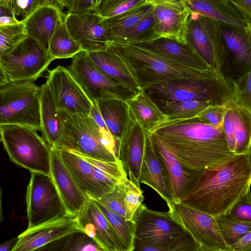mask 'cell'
<instances>
[{
    "label": "cell",
    "mask_w": 251,
    "mask_h": 251,
    "mask_svg": "<svg viewBox=\"0 0 251 251\" xmlns=\"http://www.w3.org/2000/svg\"><path fill=\"white\" fill-rule=\"evenodd\" d=\"M221 235L229 246L251 231V222L244 221L226 213L215 216ZM230 248V247H229Z\"/></svg>",
    "instance_id": "obj_39"
},
{
    "label": "cell",
    "mask_w": 251,
    "mask_h": 251,
    "mask_svg": "<svg viewBox=\"0 0 251 251\" xmlns=\"http://www.w3.org/2000/svg\"><path fill=\"white\" fill-rule=\"evenodd\" d=\"M2 130L1 127L0 126V143L2 142Z\"/></svg>",
    "instance_id": "obj_59"
},
{
    "label": "cell",
    "mask_w": 251,
    "mask_h": 251,
    "mask_svg": "<svg viewBox=\"0 0 251 251\" xmlns=\"http://www.w3.org/2000/svg\"><path fill=\"white\" fill-rule=\"evenodd\" d=\"M139 180L153 189L166 201H176L166 167L148 131H145V149Z\"/></svg>",
    "instance_id": "obj_20"
},
{
    "label": "cell",
    "mask_w": 251,
    "mask_h": 251,
    "mask_svg": "<svg viewBox=\"0 0 251 251\" xmlns=\"http://www.w3.org/2000/svg\"><path fill=\"white\" fill-rule=\"evenodd\" d=\"M224 46L223 65L229 71L228 79L233 81L251 71V30H243L219 23Z\"/></svg>",
    "instance_id": "obj_16"
},
{
    "label": "cell",
    "mask_w": 251,
    "mask_h": 251,
    "mask_svg": "<svg viewBox=\"0 0 251 251\" xmlns=\"http://www.w3.org/2000/svg\"><path fill=\"white\" fill-rule=\"evenodd\" d=\"M25 34L23 22L0 26V58L10 52Z\"/></svg>",
    "instance_id": "obj_42"
},
{
    "label": "cell",
    "mask_w": 251,
    "mask_h": 251,
    "mask_svg": "<svg viewBox=\"0 0 251 251\" xmlns=\"http://www.w3.org/2000/svg\"><path fill=\"white\" fill-rule=\"evenodd\" d=\"M228 106L226 105H209L195 117L205 124L217 126H222L224 115Z\"/></svg>",
    "instance_id": "obj_46"
},
{
    "label": "cell",
    "mask_w": 251,
    "mask_h": 251,
    "mask_svg": "<svg viewBox=\"0 0 251 251\" xmlns=\"http://www.w3.org/2000/svg\"><path fill=\"white\" fill-rule=\"evenodd\" d=\"M166 202L173 217L194 239L198 251H231L221 235L214 216L181 202Z\"/></svg>",
    "instance_id": "obj_11"
},
{
    "label": "cell",
    "mask_w": 251,
    "mask_h": 251,
    "mask_svg": "<svg viewBox=\"0 0 251 251\" xmlns=\"http://www.w3.org/2000/svg\"><path fill=\"white\" fill-rule=\"evenodd\" d=\"M78 154L89 163L96 178L111 190L123 177L126 176L119 159L106 161Z\"/></svg>",
    "instance_id": "obj_37"
},
{
    "label": "cell",
    "mask_w": 251,
    "mask_h": 251,
    "mask_svg": "<svg viewBox=\"0 0 251 251\" xmlns=\"http://www.w3.org/2000/svg\"><path fill=\"white\" fill-rule=\"evenodd\" d=\"M25 201L28 228L69 215L51 176L31 173Z\"/></svg>",
    "instance_id": "obj_10"
},
{
    "label": "cell",
    "mask_w": 251,
    "mask_h": 251,
    "mask_svg": "<svg viewBox=\"0 0 251 251\" xmlns=\"http://www.w3.org/2000/svg\"><path fill=\"white\" fill-rule=\"evenodd\" d=\"M147 0L152 5L159 36L187 44L186 31L191 13L184 0Z\"/></svg>",
    "instance_id": "obj_17"
},
{
    "label": "cell",
    "mask_w": 251,
    "mask_h": 251,
    "mask_svg": "<svg viewBox=\"0 0 251 251\" xmlns=\"http://www.w3.org/2000/svg\"><path fill=\"white\" fill-rule=\"evenodd\" d=\"M18 242V237L12 238L0 244V251H13Z\"/></svg>",
    "instance_id": "obj_53"
},
{
    "label": "cell",
    "mask_w": 251,
    "mask_h": 251,
    "mask_svg": "<svg viewBox=\"0 0 251 251\" xmlns=\"http://www.w3.org/2000/svg\"><path fill=\"white\" fill-rule=\"evenodd\" d=\"M2 191L0 186V224L3 220V216L2 213Z\"/></svg>",
    "instance_id": "obj_57"
},
{
    "label": "cell",
    "mask_w": 251,
    "mask_h": 251,
    "mask_svg": "<svg viewBox=\"0 0 251 251\" xmlns=\"http://www.w3.org/2000/svg\"><path fill=\"white\" fill-rule=\"evenodd\" d=\"M100 0H64L67 13H79L93 11Z\"/></svg>",
    "instance_id": "obj_49"
},
{
    "label": "cell",
    "mask_w": 251,
    "mask_h": 251,
    "mask_svg": "<svg viewBox=\"0 0 251 251\" xmlns=\"http://www.w3.org/2000/svg\"><path fill=\"white\" fill-rule=\"evenodd\" d=\"M108 49L121 58L140 89L177 79L221 74L214 70H201L185 67L134 45H110Z\"/></svg>",
    "instance_id": "obj_3"
},
{
    "label": "cell",
    "mask_w": 251,
    "mask_h": 251,
    "mask_svg": "<svg viewBox=\"0 0 251 251\" xmlns=\"http://www.w3.org/2000/svg\"><path fill=\"white\" fill-rule=\"evenodd\" d=\"M228 213L240 220L251 222L250 190L234 204Z\"/></svg>",
    "instance_id": "obj_47"
},
{
    "label": "cell",
    "mask_w": 251,
    "mask_h": 251,
    "mask_svg": "<svg viewBox=\"0 0 251 251\" xmlns=\"http://www.w3.org/2000/svg\"><path fill=\"white\" fill-rule=\"evenodd\" d=\"M17 125L41 131L40 87L33 80L0 86V126Z\"/></svg>",
    "instance_id": "obj_6"
},
{
    "label": "cell",
    "mask_w": 251,
    "mask_h": 251,
    "mask_svg": "<svg viewBox=\"0 0 251 251\" xmlns=\"http://www.w3.org/2000/svg\"><path fill=\"white\" fill-rule=\"evenodd\" d=\"M94 64L110 79L137 92L140 89L121 58L108 49L88 53Z\"/></svg>",
    "instance_id": "obj_29"
},
{
    "label": "cell",
    "mask_w": 251,
    "mask_h": 251,
    "mask_svg": "<svg viewBox=\"0 0 251 251\" xmlns=\"http://www.w3.org/2000/svg\"><path fill=\"white\" fill-rule=\"evenodd\" d=\"M75 217L79 229L94 240L103 251H119L111 227L93 199L89 198Z\"/></svg>",
    "instance_id": "obj_21"
},
{
    "label": "cell",
    "mask_w": 251,
    "mask_h": 251,
    "mask_svg": "<svg viewBox=\"0 0 251 251\" xmlns=\"http://www.w3.org/2000/svg\"><path fill=\"white\" fill-rule=\"evenodd\" d=\"M41 131L50 148L61 147L63 128L58 110L47 82L40 87Z\"/></svg>",
    "instance_id": "obj_28"
},
{
    "label": "cell",
    "mask_w": 251,
    "mask_h": 251,
    "mask_svg": "<svg viewBox=\"0 0 251 251\" xmlns=\"http://www.w3.org/2000/svg\"><path fill=\"white\" fill-rule=\"evenodd\" d=\"M145 143V130L131 116L120 140L118 158L127 178L139 187Z\"/></svg>",
    "instance_id": "obj_19"
},
{
    "label": "cell",
    "mask_w": 251,
    "mask_h": 251,
    "mask_svg": "<svg viewBox=\"0 0 251 251\" xmlns=\"http://www.w3.org/2000/svg\"><path fill=\"white\" fill-rule=\"evenodd\" d=\"M159 108L189 100H208L216 105L234 103L232 81L223 75L162 82L143 89Z\"/></svg>",
    "instance_id": "obj_4"
},
{
    "label": "cell",
    "mask_w": 251,
    "mask_h": 251,
    "mask_svg": "<svg viewBox=\"0 0 251 251\" xmlns=\"http://www.w3.org/2000/svg\"><path fill=\"white\" fill-rule=\"evenodd\" d=\"M106 217L116 236L119 251H133L135 223L114 213L97 200L93 199Z\"/></svg>",
    "instance_id": "obj_34"
},
{
    "label": "cell",
    "mask_w": 251,
    "mask_h": 251,
    "mask_svg": "<svg viewBox=\"0 0 251 251\" xmlns=\"http://www.w3.org/2000/svg\"><path fill=\"white\" fill-rule=\"evenodd\" d=\"M132 220L135 223L134 236L157 251H170L171 246L186 230L169 211L151 210L142 203Z\"/></svg>",
    "instance_id": "obj_12"
},
{
    "label": "cell",
    "mask_w": 251,
    "mask_h": 251,
    "mask_svg": "<svg viewBox=\"0 0 251 251\" xmlns=\"http://www.w3.org/2000/svg\"><path fill=\"white\" fill-rule=\"evenodd\" d=\"M64 14L59 18L48 45V52L53 60L72 58L82 50L69 32L64 22Z\"/></svg>",
    "instance_id": "obj_33"
},
{
    "label": "cell",
    "mask_w": 251,
    "mask_h": 251,
    "mask_svg": "<svg viewBox=\"0 0 251 251\" xmlns=\"http://www.w3.org/2000/svg\"><path fill=\"white\" fill-rule=\"evenodd\" d=\"M39 251H102V249L83 231L78 230L52 241Z\"/></svg>",
    "instance_id": "obj_38"
},
{
    "label": "cell",
    "mask_w": 251,
    "mask_h": 251,
    "mask_svg": "<svg viewBox=\"0 0 251 251\" xmlns=\"http://www.w3.org/2000/svg\"><path fill=\"white\" fill-rule=\"evenodd\" d=\"M216 105L208 100H189L167 104L160 108L166 114L163 121H171L195 117L209 105Z\"/></svg>",
    "instance_id": "obj_40"
},
{
    "label": "cell",
    "mask_w": 251,
    "mask_h": 251,
    "mask_svg": "<svg viewBox=\"0 0 251 251\" xmlns=\"http://www.w3.org/2000/svg\"><path fill=\"white\" fill-rule=\"evenodd\" d=\"M14 15L13 11L7 5L5 0H0V17L4 15Z\"/></svg>",
    "instance_id": "obj_54"
},
{
    "label": "cell",
    "mask_w": 251,
    "mask_h": 251,
    "mask_svg": "<svg viewBox=\"0 0 251 251\" xmlns=\"http://www.w3.org/2000/svg\"><path fill=\"white\" fill-rule=\"evenodd\" d=\"M124 185V203L126 207L125 219L132 220V218L144 200L143 192L126 176L123 178Z\"/></svg>",
    "instance_id": "obj_43"
},
{
    "label": "cell",
    "mask_w": 251,
    "mask_h": 251,
    "mask_svg": "<svg viewBox=\"0 0 251 251\" xmlns=\"http://www.w3.org/2000/svg\"><path fill=\"white\" fill-rule=\"evenodd\" d=\"M96 103L109 132L120 142L131 118L126 101L110 99Z\"/></svg>",
    "instance_id": "obj_30"
},
{
    "label": "cell",
    "mask_w": 251,
    "mask_h": 251,
    "mask_svg": "<svg viewBox=\"0 0 251 251\" xmlns=\"http://www.w3.org/2000/svg\"><path fill=\"white\" fill-rule=\"evenodd\" d=\"M52 149L56 151L77 186L88 197L99 200L112 191L96 178L89 163L79 154L64 148Z\"/></svg>",
    "instance_id": "obj_24"
},
{
    "label": "cell",
    "mask_w": 251,
    "mask_h": 251,
    "mask_svg": "<svg viewBox=\"0 0 251 251\" xmlns=\"http://www.w3.org/2000/svg\"><path fill=\"white\" fill-rule=\"evenodd\" d=\"M147 2V0H100L93 12L106 19L121 14Z\"/></svg>",
    "instance_id": "obj_41"
},
{
    "label": "cell",
    "mask_w": 251,
    "mask_h": 251,
    "mask_svg": "<svg viewBox=\"0 0 251 251\" xmlns=\"http://www.w3.org/2000/svg\"><path fill=\"white\" fill-rule=\"evenodd\" d=\"M46 82L58 110L89 115L92 103L68 69L58 66L49 70Z\"/></svg>",
    "instance_id": "obj_14"
},
{
    "label": "cell",
    "mask_w": 251,
    "mask_h": 251,
    "mask_svg": "<svg viewBox=\"0 0 251 251\" xmlns=\"http://www.w3.org/2000/svg\"><path fill=\"white\" fill-rule=\"evenodd\" d=\"M151 136L166 167L176 200L180 202L195 187L202 173L183 166L157 138Z\"/></svg>",
    "instance_id": "obj_25"
},
{
    "label": "cell",
    "mask_w": 251,
    "mask_h": 251,
    "mask_svg": "<svg viewBox=\"0 0 251 251\" xmlns=\"http://www.w3.org/2000/svg\"><path fill=\"white\" fill-rule=\"evenodd\" d=\"M76 216L68 215L28 228L18 235L13 251H39L47 244L80 230Z\"/></svg>",
    "instance_id": "obj_18"
},
{
    "label": "cell",
    "mask_w": 251,
    "mask_h": 251,
    "mask_svg": "<svg viewBox=\"0 0 251 251\" xmlns=\"http://www.w3.org/2000/svg\"><path fill=\"white\" fill-rule=\"evenodd\" d=\"M251 152L236 155L221 168L205 171L180 201L215 217L229 212L250 190Z\"/></svg>",
    "instance_id": "obj_2"
},
{
    "label": "cell",
    "mask_w": 251,
    "mask_h": 251,
    "mask_svg": "<svg viewBox=\"0 0 251 251\" xmlns=\"http://www.w3.org/2000/svg\"><path fill=\"white\" fill-rule=\"evenodd\" d=\"M68 70L92 104L110 99L127 101L138 92L110 79L94 64L88 53L75 54Z\"/></svg>",
    "instance_id": "obj_7"
},
{
    "label": "cell",
    "mask_w": 251,
    "mask_h": 251,
    "mask_svg": "<svg viewBox=\"0 0 251 251\" xmlns=\"http://www.w3.org/2000/svg\"><path fill=\"white\" fill-rule=\"evenodd\" d=\"M58 111L63 128L62 148L103 161L119 159L103 146L100 128L89 115Z\"/></svg>",
    "instance_id": "obj_8"
},
{
    "label": "cell",
    "mask_w": 251,
    "mask_h": 251,
    "mask_svg": "<svg viewBox=\"0 0 251 251\" xmlns=\"http://www.w3.org/2000/svg\"><path fill=\"white\" fill-rule=\"evenodd\" d=\"M249 22L251 23V0H228Z\"/></svg>",
    "instance_id": "obj_51"
},
{
    "label": "cell",
    "mask_w": 251,
    "mask_h": 251,
    "mask_svg": "<svg viewBox=\"0 0 251 251\" xmlns=\"http://www.w3.org/2000/svg\"><path fill=\"white\" fill-rule=\"evenodd\" d=\"M104 19L93 11L64 14L69 32L82 50L88 53L106 50L110 45Z\"/></svg>",
    "instance_id": "obj_15"
},
{
    "label": "cell",
    "mask_w": 251,
    "mask_h": 251,
    "mask_svg": "<svg viewBox=\"0 0 251 251\" xmlns=\"http://www.w3.org/2000/svg\"><path fill=\"white\" fill-rule=\"evenodd\" d=\"M126 102L131 117L145 131H151L166 119V114L142 89Z\"/></svg>",
    "instance_id": "obj_31"
},
{
    "label": "cell",
    "mask_w": 251,
    "mask_h": 251,
    "mask_svg": "<svg viewBox=\"0 0 251 251\" xmlns=\"http://www.w3.org/2000/svg\"><path fill=\"white\" fill-rule=\"evenodd\" d=\"M190 13L243 30H251L247 21L228 0H184Z\"/></svg>",
    "instance_id": "obj_26"
},
{
    "label": "cell",
    "mask_w": 251,
    "mask_h": 251,
    "mask_svg": "<svg viewBox=\"0 0 251 251\" xmlns=\"http://www.w3.org/2000/svg\"><path fill=\"white\" fill-rule=\"evenodd\" d=\"M0 126L2 142L12 162L31 173L51 176L50 148L36 129L17 125Z\"/></svg>",
    "instance_id": "obj_5"
},
{
    "label": "cell",
    "mask_w": 251,
    "mask_h": 251,
    "mask_svg": "<svg viewBox=\"0 0 251 251\" xmlns=\"http://www.w3.org/2000/svg\"><path fill=\"white\" fill-rule=\"evenodd\" d=\"M235 105L251 110V71L232 81Z\"/></svg>",
    "instance_id": "obj_44"
},
{
    "label": "cell",
    "mask_w": 251,
    "mask_h": 251,
    "mask_svg": "<svg viewBox=\"0 0 251 251\" xmlns=\"http://www.w3.org/2000/svg\"><path fill=\"white\" fill-rule=\"evenodd\" d=\"M123 178L124 177L111 191L97 200L114 213L125 218L126 207L124 203Z\"/></svg>",
    "instance_id": "obj_45"
},
{
    "label": "cell",
    "mask_w": 251,
    "mask_h": 251,
    "mask_svg": "<svg viewBox=\"0 0 251 251\" xmlns=\"http://www.w3.org/2000/svg\"><path fill=\"white\" fill-rule=\"evenodd\" d=\"M232 122L236 155L251 152V110L235 105L228 106Z\"/></svg>",
    "instance_id": "obj_32"
},
{
    "label": "cell",
    "mask_w": 251,
    "mask_h": 251,
    "mask_svg": "<svg viewBox=\"0 0 251 251\" xmlns=\"http://www.w3.org/2000/svg\"><path fill=\"white\" fill-rule=\"evenodd\" d=\"M131 45L144 48L187 67L201 70H216L189 44L173 39L160 37L151 41Z\"/></svg>",
    "instance_id": "obj_22"
},
{
    "label": "cell",
    "mask_w": 251,
    "mask_h": 251,
    "mask_svg": "<svg viewBox=\"0 0 251 251\" xmlns=\"http://www.w3.org/2000/svg\"><path fill=\"white\" fill-rule=\"evenodd\" d=\"M186 40L201 58L221 74L224 46L218 23L197 13H191Z\"/></svg>",
    "instance_id": "obj_13"
},
{
    "label": "cell",
    "mask_w": 251,
    "mask_h": 251,
    "mask_svg": "<svg viewBox=\"0 0 251 251\" xmlns=\"http://www.w3.org/2000/svg\"><path fill=\"white\" fill-rule=\"evenodd\" d=\"M223 125L224 132L228 148L232 152L234 153L235 140L234 136L232 122L230 116L228 106L226 108L224 115Z\"/></svg>",
    "instance_id": "obj_50"
},
{
    "label": "cell",
    "mask_w": 251,
    "mask_h": 251,
    "mask_svg": "<svg viewBox=\"0 0 251 251\" xmlns=\"http://www.w3.org/2000/svg\"><path fill=\"white\" fill-rule=\"evenodd\" d=\"M64 0H47V3H51L55 4L61 10L64 8Z\"/></svg>",
    "instance_id": "obj_56"
},
{
    "label": "cell",
    "mask_w": 251,
    "mask_h": 251,
    "mask_svg": "<svg viewBox=\"0 0 251 251\" xmlns=\"http://www.w3.org/2000/svg\"><path fill=\"white\" fill-rule=\"evenodd\" d=\"M8 82L9 81L7 75L0 64V86L4 85Z\"/></svg>",
    "instance_id": "obj_55"
},
{
    "label": "cell",
    "mask_w": 251,
    "mask_h": 251,
    "mask_svg": "<svg viewBox=\"0 0 251 251\" xmlns=\"http://www.w3.org/2000/svg\"><path fill=\"white\" fill-rule=\"evenodd\" d=\"M149 132L183 166L201 173L221 168L236 155L228 148L223 125L214 126L196 117L163 121Z\"/></svg>",
    "instance_id": "obj_1"
},
{
    "label": "cell",
    "mask_w": 251,
    "mask_h": 251,
    "mask_svg": "<svg viewBox=\"0 0 251 251\" xmlns=\"http://www.w3.org/2000/svg\"><path fill=\"white\" fill-rule=\"evenodd\" d=\"M46 3L47 0H17L13 12L17 18L20 17L22 20Z\"/></svg>",
    "instance_id": "obj_48"
},
{
    "label": "cell",
    "mask_w": 251,
    "mask_h": 251,
    "mask_svg": "<svg viewBox=\"0 0 251 251\" xmlns=\"http://www.w3.org/2000/svg\"><path fill=\"white\" fill-rule=\"evenodd\" d=\"M160 37L156 29V21L152 11L131 28L112 38L110 45H131Z\"/></svg>",
    "instance_id": "obj_35"
},
{
    "label": "cell",
    "mask_w": 251,
    "mask_h": 251,
    "mask_svg": "<svg viewBox=\"0 0 251 251\" xmlns=\"http://www.w3.org/2000/svg\"><path fill=\"white\" fill-rule=\"evenodd\" d=\"M50 150L51 176L68 214L76 216L89 198L77 186L56 151Z\"/></svg>",
    "instance_id": "obj_23"
},
{
    "label": "cell",
    "mask_w": 251,
    "mask_h": 251,
    "mask_svg": "<svg viewBox=\"0 0 251 251\" xmlns=\"http://www.w3.org/2000/svg\"><path fill=\"white\" fill-rule=\"evenodd\" d=\"M62 14L55 4H44L22 20L25 34L48 48L49 41Z\"/></svg>",
    "instance_id": "obj_27"
},
{
    "label": "cell",
    "mask_w": 251,
    "mask_h": 251,
    "mask_svg": "<svg viewBox=\"0 0 251 251\" xmlns=\"http://www.w3.org/2000/svg\"><path fill=\"white\" fill-rule=\"evenodd\" d=\"M231 251H251V231L229 246Z\"/></svg>",
    "instance_id": "obj_52"
},
{
    "label": "cell",
    "mask_w": 251,
    "mask_h": 251,
    "mask_svg": "<svg viewBox=\"0 0 251 251\" xmlns=\"http://www.w3.org/2000/svg\"><path fill=\"white\" fill-rule=\"evenodd\" d=\"M7 5L13 11L15 8L17 0H4Z\"/></svg>",
    "instance_id": "obj_58"
},
{
    "label": "cell",
    "mask_w": 251,
    "mask_h": 251,
    "mask_svg": "<svg viewBox=\"0 0 251 251\" xmlns=\"http://www.w3.org/2000/svg\"><path fill=\"white\" fill-rule=\"evenodd\" d=\"M152 10L149 2L121 14L104 19V25L111 40L131 28Z\"/></svg>",
    "instance_id": "obj_36"
},
{
    "label": "cell",
    "mask_w": 251,
    "mask_h": 251,
    "mask_svg": "<svg viewBox=\"0 0 251 251\" xmlns=\"http://www.w3.org/2000/svg\"><path fill=\"white\" fill-rule=\"evenodd\" d=\"M52 61L48 48L26 35L0 58V64L9 82H13L35 80Z\"/></svg>",
    "instance_id": "obj_9"
}]
</instances>
